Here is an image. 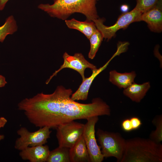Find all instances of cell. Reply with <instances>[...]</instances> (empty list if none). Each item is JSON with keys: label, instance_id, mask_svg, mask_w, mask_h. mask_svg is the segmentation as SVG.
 I'll return each instance as SVG.
<instances>
[{"label": "cell", "instance_id": "cell-14", "mask_svg": "<svg viewBox=\"0 0 162 162\" xmlns=\"http://www.w3.org/2000/svg\"><path fill=\"white\" fill-rule=\"evenodd\" d=\"M150 87L149 82L141 84L134 82L124 88L123 93L132 101L139 103L144 98Z\"/></svg>", "mask_w": 162, "mask_h": 162}, {"label": "cell", "instance_id": "cell-6", "mask_svg": "<svg viewBox=\"0 0 162 162\" xmlns=\"http://www.w3.org/2000/svg\"><path fill=\"white\" fill-rule=\"evenodd\" d=\"M47 126L40 128L34 132L29 131L26 128L22 127L19 129L17 133L20 137L16 140L15 148L21 151L28 147L43 145L47 142L50 137L51 131Z\"/></svg>", "mask_w": 162, "mask_h": 162}, {"label": "cell", "instance_id": "cell-26", "mask_svg": "<svg viewBox=\"0 0 162 162\" xmlns=\"http://www.w3.org/2000/svg\"><path fill=\"white\" fill-rule=\"evenodd\" d=\"M9 0H0V11L3 10Z\"/></svg>", "mask_w": 162, "mask_h": 162}, {"label": "cell", "instance_id": "cell-16", "mask_svg": "<svg viewBox=\"0 0 162 162\" xmlns=\"http://www.w3.org/2000/svg\"><path fill=\"white\" fill-rule=\"evenodd\" d=\"M65 23L69 28L80 31L88 39L97 30L94 22L93 21L86 20L82 22L73 18L70 20H65Z\"/></svg>", "mask_w": 162, "mask_h": 162}, {"label": "cell", "instance_id": "cell-7", "mask_svg": "<svg viewBox=\"0 0 162 162\" xmlns=\"http://www.w3.org/2000/svg\"><path fill=\"white\" fill-rule=\"evenodd\" d=\"M84 124L74 121L62 124L56 130L59 146L71 148L82 135Z\"/></svg>", "mask_w": 162, "mask_h": 162}, {"label": "cell", "instance_id": "cell-10", "mask_svg": "<svg viewBox=\"0 0 162 162\" xmlns=\"http://www.w3.org/2000/svg\"><path fill=\"white\" fill-rule=\"evenodd\" d=\"M147 24L152 32L160 33L162 31V0H159L152 8L142 13L140 21Z\"/></svg>", "mask_w": 162, "mask_h": 162}, {"label": "cell", "instance_id": "cell-21", "mask_svg": "<svg viewBox=\"0 0 162 162\" xmlns=\"http://www.w3.org/2000/svg\"><path fill=\"white\" fill-rule=\"evenodd\" d=\"M159 0H136V4L135 8L142 14L154 6Z\"/></svg>", "mask_w": 162, "mask_h": 162}, {"label": "cell", "instance_id": "cell-23", "mask_svg": "<svg viewBox=\"0 0 162 162\" xmlns=\"http://www.w3.org/2000/svg\"><path fill=\"white\" fill-rule=\"evenodd\" d=\"M130 119L133 129L135 130L138 129L142 124L140 119L137 117H132Z\"/></svg>", "mask_w": 162, "mask_h": 162}, {"label": "cell", "instance_id": "cell-17", "mask_svg": "<svg viewBox=\"0 0 162 162\" xmlns=\"http://www.w3.org/2000/svg\"><path fill=\"white\" fill-rule=\"evenodd\" d=\"M69 148L58 146L50 151L47 162H70Z\"/></svg>", "mask_w": 162, "mask_h": 162}, {"label": "cell", "instance_id": "cell-27", "mask_svg": "<svg viewBox=\"0 0 162 162\" xmlns=\"http://www.w3.org/2000/svg\"><path fill=\"white\" fill-rule=\"evenodd\" d=\"M121 10L124 13L128 12L129 8L128 5L126 4L122 5L120 8Z\"/></svg>", "mask_w": 162, "mask_h": 162}, {"label": "cell", "instance_id": "cell-15", "mask_svg": "<svg viewBox=\"0 0 162 162\" xmlns=\"http://www.w3.org/2000/svg\"><path fill=\"white\" fill-rule=\"evenodd\" d=\"M136 76L134 71L123 73L115 70L110 72L109 81L120 88H125L134 82Z\"/></svg>", "mask_w": 162, "mask_h": 162}, {"label": "cell", "instance_id": "cell-19", "mask_svg": "<svg viewBox=\"0 0 162 162\" xmlns=\"http://www.w3.org/2000/svg\"><path fill=\"white\" fill-rule=\"evenodd\" d=\"M103 38L101 33L98 29L90 37L89 40L90 48L88 54L89 58L92 59L94 58Z\"/></svg>", "mask_w": 162, "mask_h": 162}, {"label": "cell", "instance_id": "cell-12", "mask_svg": "<svg viewBox=\"0 0 162 162\" xmlns=\"http://www.w3.org/2000/svg\"><path fill=\"white\" fill-rule=\"evenodd\" d=\"M69 154L70 162H90L89 154L83 135L69 148Z\"/></svg>", "mask_w": 162, "mask_h": 162}, {"label": "cell", "instance_id": "cell-3", "mask_svg": "<svg viewBox=\"0 0 162 162\" xmlns=\"http://www.w3.org/2000/svg\"><path fill=\"white\" fill-rule=\"evenodd\" d=\"M162 145L150 138L135 137L126 140L121 162H162Z\"/></svg>", "mask_w": 162, "mask_h": 162}, {"label": "cell", "instance_id": "cell-4", "mask_svg": "<svg viewBox=\"0 0 162 162\" xmlns=\"http://www.w3.org/2000/svg\"><path fill=\"white\" fill-rule=\"evenodd\" d=\"M96 134L104 158L114 157L117 162H121L125 148L126 140L119 133L100 129H98Z\"/></svg>", "mask_w": 162, "mask_h": 162}, {"label": "cell", "instance_id": "cell-13", "mask_svg": "<svg viewBox=\"0 0 162 162\" xmlns=\"http://www.w3.org/2000/svg\"><path fill=\"white\" fill-rule=\"evenodd\" d=\"M108 62L99 69L92 71V74L89 77L86 78L77 90L71 95V99L74 101L85 100L87 99L89 88L93 80L100 72L106 67Z\"/></svg>", "mask_w": 162, "mask_h": 162}, {"label": "cell", "instance_id": "cell-8", "mask_svg": "<svg viewBox=\"0 0 162 162\" xmlns=\"http://www.w3.org/2000/svg\"><path fill=\"white\" fill-rule=\"evenodd\" d=\"M84 124L83 136L89 154L90 162H101L104 158L100 146L98 145L95 136V127L99 120L98 116L86 119Z\"/></svg>", "mask_w": 162, "mask_h": 162}, {"label": "cell", "instance_id": "cell-28", "mask_svg": "<svg viewBox=\"0 0 162 162\" xmlns=\"http://www.w3.org/2000/svg\"><path fill=\"white\" fill-rule=\"evenodd\" d=\"M4 135L2 134H0V141L4 139Z\"/></svg>", "mask_w": 162, "mask_h": 162}, {"label": "cell", "instance_id": "cell-11", "mask_svg": "<svg viewBox=\"0 0 162 162\" xmlns=\"http://www.w3.org/2000/svg\"><path fill=\"white\" fill-rule=\"evenodd\" d=\"M20 151L21 158L31 162H46L50 152L48 146L43 145L28 147Z\"/></svg>", "mask_w": 162, "mask_h": 162}, {"label": "cell", "instance_id": "cell-24", "mask_svg": "<svg viewBox=\"0 0 162 162\" xmlns=\"http://www.w3.org/2000/svg\"><path fill=\"white\" fill-rule=\"evenodd\" d=\"M7 83L5 77L0 75V88L4 87Z\"/></svg>", "mask_w": 162, "mask_h": 162}, {"label": "cell", "instance_id": "cell-25", "mask_svg": "<svg viewBox=\"0 0 162 162\" xmlns=\"http://www.w3.org/2000/svg\"><path fill=\"white\" fill-rule=\"evenodd\" d=\"M7 122V120L4 117H0V129L3 128Z\"/></svg>", "mask_w": 162, "mask_h": 162}, {"label": "cell", "instance_id": "cell-9", "mask_svg": "<svg viewBox=\"0 0 162 162\" xmlns=\"http://www.w3.org/2000/svg\"><path fill=\"white\" fill-rule=\"evenodd\" d=\"M63 57V63L46 80V84L50 82L53 76H56L58 72L64 68H70L77 71L81 76L82 80L86 78L84 72L86 68H89L92 71L97 69L95 66L87 61L81 53H77L74 56H70L67 52H65Z\"/></svg>", "mask_w": 162, "mask_h": 162}, {"label": "cell", "instance_id": "cell-1", "mask_svg": "<svg viewBox=\"0 0 162 162\" xmlns=\"http://www.w3.org/2000/svg\"><path fill=\"white\" fill-rule=\"evenodd\" d=\"M71 89L58 86L52 93H38L26 98L18 104L30 123L36 127L55 128L72 121L94 116H110L109 106L101 98L93 99L85 104L72 100Z\"/></svg>", "mask_w": 162, "mask_h": 162}, {"label": "cell", "instance_id": "cell-18", "mask_svg": "<svg viewBox=\"0 0 162 162\" xmlns=\"http://www.w3.org/2000/svg\"><path fill=\"white\" fill-rule=\"evenodd\" d=\"M18 26L14 16L7 17L3 25L0 26V42H3L7 35L12 34L17 30Z\"/></svg>", "mask_w": 162, "mask_h": 162}, {"label": "cell", "instance_id": "cell-22", "mask_svg": "<svg viewBox=\"0 0 162 162\" xmlns=\"http://www.w3.org/2000/svg\"><path fill=\"white\" fill-rule=\"evenodd\" d=\"M122 129L126 132H130L133 130L130 118H127L123 120L122 123Z\"/></svg>", "mask_w": 162, "mask_h": 162}, {"label": "cell", "instance_id": "cell-2", "mask_svg": "<svg viewBox=\"0 0 162 162\" xmlns=\"http://www.w3.org/2000/svg\"><path fill=\"white\" fill-rule=\"evenodd\" d=\"M99 0H54L52 4H41L40 9L51 16L65 20L75 13L84 15L87 20L93 21L98 18L96 4Z\"/></svg>", "mask_w": 162, "mask_h": 162}, {"label": "cell", "instance_id": "cell-5", "mask_svg": "<svg viewBox=\"0 0 162 162\" xmlns=\"http://www.w3.org/2000/svg\"><path fill=\"white\" fill-rule=\"evenodd\" d=\"M142 13L135 8L131 11L124 13L118 17L116 22L113 25L107 26L104 24L103 19L98 18L94 20L97 28L101 33L104 38L109 40L113 37L118 30L127 27L130 24L140 21Z\"/></svg>", "mask_w": 162, "mask_h": 162}, {"label": "cell", "instance_id": "cell-20", "mask_svg": "<svg viewBox=\"0 0 162 162\" xmlns=\"http://www.w3.org/2000/svg\"><path fill=\"white\" fill-rule=\"evenodd\" d=\"M156 129L152 131L149 135L150 139L157 143L162 141V115H157L152 121Z\"/></svg>", "mask_w": 162, "mask_h": 162}]
</instances>
